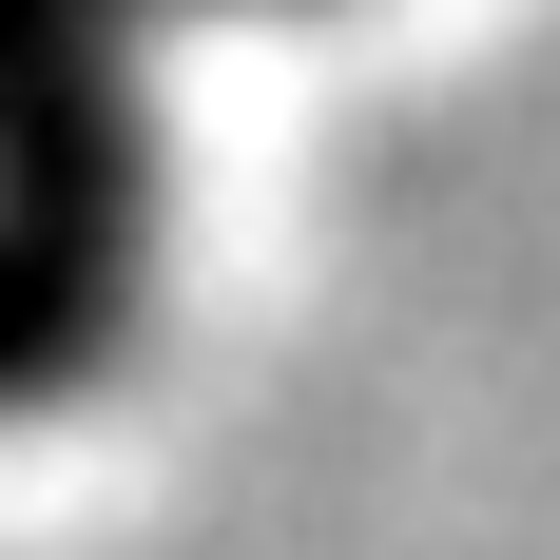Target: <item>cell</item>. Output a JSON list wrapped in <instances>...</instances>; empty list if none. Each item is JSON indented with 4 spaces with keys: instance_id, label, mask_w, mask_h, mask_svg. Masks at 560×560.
I'll list each match as a JSON object with an SVG mask.
<instances>
[{
    "instance_id": "1",
    "label": "cell",
    "mask_w": 560,
    "mask_h": 560,
    "mask_svg": "<svg viewBox=\"0 0 560 560\" xmlns=\"http://www.w3.org/2000/svg\"><path fill=\"white\" fill-rule=\"evenodd\" d=\"M116 0H0V387H39L78 310L116 290V116H97Z\"/></svg>"
}]
</instances>
